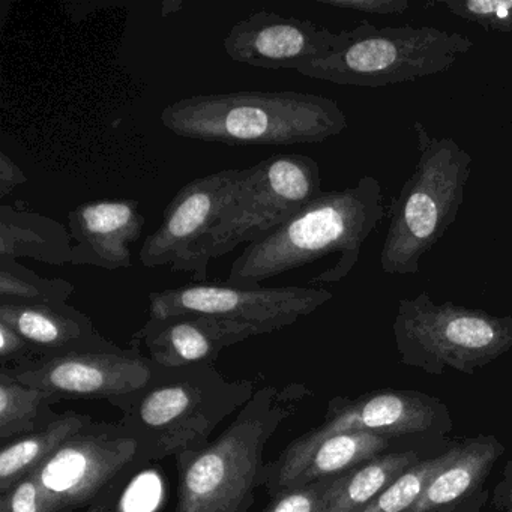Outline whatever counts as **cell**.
Returning a JSON list of instances; mask_svg holds the SVG:
<instances>
[{
    "instance_id": "d4e9b609",
    "label": "cell",
    "mask_w": 512,
    "mask_h": 512,
    "mask_svg": "<svg viewBox=\"0 0 512 512\" xmlns=\"http://www.w3.org/2000/svg\"><path fill=\"white\" fill-rule=\"evenodd\" d=\"M454 452L455 446H452L439 457L419 460L359 512H409L428 482L449 463Z\"/></svg>"
},
{
    "instance_id": "8992f818",
    "label": "cell",
    "mask_w": 512,
    "mask_h": 512,
    "mask_svg": "<svg viewBox=\"0 0 512 512\" xmlns=\"http://www.w3.org/2000/svg\"><path fill=\"white\" fill-rule=\"evenodd\" d=\"M392 332L407 367L475 374L512 349V314L496 316L451 301L436 304L422 290L398 301Z\"/></svg>"
},
{
    "instance_id": "83f0119b",
    "label": "cell",
    "mask_w": 512,
    "mask_h": 512,
    "mask_svg": "<svg viewBox=\"0 0 512 512\" xmlns=\"http://www.w3.org/2000/svg\"><path fill=\"white\" fill-rule=\"evenodd\" d=\"M0 512H52L34 473L0 494Z\"/></svg>"
},
{
    "instance_id": "ac0fdd59",
    "label": "cell",
    "mask_w": 512,
    "mask_h": 512,
    "mask_svg": "<svg viewBox=\"0 0 512 512\" xmlns=\"http://www.w3.org/2000/svg\"><path fill=\"white\" fill-rule=\"evenodd\" d=\"M503 445L494 436H476L455 445L449 463L428 482L409 512H443L472 496L488 478Z\"/></svg>"
},
{
    "instance_id": "5bb4252c",
    "label": "cell",
    "mask_w": 512,
    "mask_h": 512,
    "mask_svg": "<svg viewBox=\"0 0 512 512\" xmlns=\"http://www.w3.org/2000/svg\"><path fill=\"white\" fill-rule=\"evenodd\" d=\"M352 41L350 31L331 32L310 20L254 11L235 23L224 38L232 61L263 70H295L328 58Z\"/></svg>"
},
{
    "instance_id": "4fadbf2b",
    "label": "cell",
    "mask_w": 512,
    "mask_h": 512,
    "mask_svg": "<svg viewBox=\"0 0 512 512\" xmlns=\"http://www.w3.org/2000/svg\"><path fill=\"white\" fill-rule=\"evenodd\" d=\"M245 175L247 169H224L184 185L164 209L160 227L143 242L142 265L188 272L197 281L203 244Z\"/></svg>"
},
{
    "instance_id": "4dcf8cb0",
    "label": "cell",
    "mask_w": 512,
    "mask_h": 512,
    "mask_svg": "<svg viewBox=\"0 0 512 512\" xmlns=\"http://www.w3.org/2000/svg\"><path fill=\"white\" fill-rule=\"evenodd\" d=\"M26 181L25 173L8 157L7 152H0V197H7Z\"/></svg>"
},
{
    "instance_id": "5b68a950",
    "label": "cell",
    "mask_w": 512,
    "mask_h": 512,
    "mask_svg": "<svg viewBox=\"0 0 512 512\" xmlns=\"http://www.w3.org/2000/svg\"><path fill=\"white\" fill-rule=\"evenodd\" d=\"M418 161L388 208L389 226L380 253L386 275H418L422 256L457 220L472 173L473 157L451 137H433L413 124Z\"/></svg>"
},
{
    "instance_id": "603a6c76",
    "label": "cell",
    "mask_w": 512,
    "mask_h": 512,
    "mask_svg": "<svg viewBox=\"0 0 512 512\" xmlns=\"http://www.w3.org/2000/svg\"><path fill=\"white\" fill-rule=\"evenodd\" d=\"M56 400L43 389L17 382L0 370V442L35 433L61 418L55 412Z\"/></svg>"
},
{
    "instance_id": "7a4b0ae2",
    "label": "cell",
    "mask_w": 512,
    "mask_h": 512,
    "mask_svg": "<svg viewBox=\"0 0 512 512\" xmlns=\"http://www.w3.org/2000/svg\"><path fill=\"white\" fill-rule=\"evenodd\" d=\"M310 395L302 383L257 389L217 439L176 467L175 512H250L268 482L266 445Z\"/></svg>"
},
{
    "instance_id": "44dd1931",
    "label": "cell",
    "mask_w": 512,
    "mask_h": 512,
    "mask_svg": "<svg viewBox=\"0 0 512 512\" xmlns=\"http://www.w3.org/2000/svg\"><path fill=\"white\" fill-rule=\"evenodd\" d=\"M415 451L385 452L338 475L323 497L319 512H359L401 473L418 463Z\"/></svg>"
},
{
    "instance_id": "e0dca14e",
    "label": "cell",
    "mask_w": 512,
    "mask_h": 512,
    "mask_svg": "<svg viewBox=\"0 0 512 512\" xmlns=\"http://www.w3.org/2000/svg\"><path fill=\"white\" fill-rule=\"evenodd\" d=\"M0 322L31 344L37 362L116 344L98 331L88 314L67 302H0Z\"/></svg>"
},
{
    "instance_id": "277c9868",
    "label": "cell",
    "mask_w": 512,
    "mask_h": 512,
    "mask_svg": "<svg viewBox=\"0 0 512 512\" xmlns=\"http://www.w3.org/2000/svg\"><path fill=\"white\" fill-rule=\"evenodd\" d=\"M256 391L254 380H229L215 365L163 368L121 422L136 434L151 463L173 457L179 467L206 448L218 425Z\"/></svg>"
},
{
    "instance_id": "9c48e42d",
    "label": "cell",
    "mask_w": 512,
    "mask_h": 512,
    "mask_svg": "<svg viewBox=\"0 0 512 512\" xmlns=\"http://www.w3.org/2000/svg\"><path fill=\"white\" fill-rule=\"evenodd\" d=\"M322 193L319 164L308 155L277 154L247 167L203 244L196 283L206 281L209 260L259 241Z\"/></svg>"
},
{
    "instance_id": "484cf974",
    "label": "cell",
    "mask_w": 512,
    "mask_h": 512,
    "mask_svg": "<svg viewBox=\"0 0 512 512\" xmlns=\"http://www.w3.org/2000/svg\"><path fill=\"white\" fill-rule=\"evenodd\" d=\"M440 5L484 31L512 34V0H442Z\"/></svg>"
},
{
    "instance_id": "ba28073f",
    "label": "cell",
    "mask_w": 512,
    "mask_h": 512,
    "mask_svg": "<svg viewBox=\"0 0 512 512\" xmlns=\"http://www.w3.org/2000/svg\"><path fill=\"white\" fill-rule=\"evenodd\" d=\"M148 464V452L130 428L121 421H94L31 473L52 512H110Z\"/></svg>"
},
{
    "instance_id": "1f68e13d",
    "label": "cell",
    "mask_w": 512,
    "mask_h": 512,
    "mask_svg": "<svg viewBox=\"0 0 512 512\" xmlns=\"http://www.w3.org/2000/svg\"><path fill=\"white\" fill-rule=\"evenodd\" d=\"M494 503L505 512H512V457L506 464L503 479L494 491Z\"/></svg>"
},
{
    "instance_id": "f546056e",
    "label": "cell",
    "mask_w": 512,
    "mask_h": 512,
    "mask_svg": "<svg viewBox=\"0 0 512 512\" xmlns=\"http://www.w3.org/2000/svg\"><path fill=\"white\" fill-rule=\"evenodd\" d=\"M319 4L335 10L374 16H401L410 8L409 0H319Z\"/></svg>"
},
{
    "instance_id": "7402d4cb",
    "label": "cell",
    "mask_w": 512,
    "mask_h": 512,
    "mask_svg": "<svg viewBox=\"0 0 512 512\" xmlns=\"http://www.w3.org/2000/svg\"><path fill=\"white\" fill-rule=\"evenodd\" d=\"M94 419L86 413H62L58 421L35 433L2 443L0 448V494L49 460L65 442L88 427Z\"/></svg>"
},
{
    "instance_id": "3957f363",
    "label": "cell",
    "mask_w": 512,
    "mask_h": 512,
    "mask_svg": "<svg viewBox=\"0 0 512 512\" xmlns=\"http://www.w3.org/2000/svg\"><path fill=\"white\" fill-rule=\"evenodd\" d=\"M160 118L175 136L229 146L317 145L349 127L334 100L295 91L196 95L164 107Z\"/></svg>"
},
{
    "instance_id": "52a82bcc",
    "label": "cell",
    "mask_w": 512,
    "mask_h": 512,
    "mask_svg": "<svg viewBox=\"0 0 512 512\" xmlns=\"http://www.w3.org/2000/svg\"><path fill=\"white\" fill-rule=\"evenodd\" d=\"M473 47L466 35L431 26L376 28L361 22L344 49L296 73L334 85L385 88L445 73Z\"/></svg>"
},
{
    "instance_id": "ffe728a7",
    "label": "cell",
    "mask_w": 512,
    "mask_h": 512,
    "mask_svg": "<svg viewBox=\"0 0 512 512\" xmlns=\"http://www.w3.org/2000/svg\"><path fill=\"white\" fill-rule=\"evenodd\" d=\"M389 437L368 431L337 434L320 442L278 485L274 497L292 488L304 487L322 479L343 475L361 464L385 454Z\"/></svg>"
},
{
    "instance_id": "9a60e30c",
    "label": "cell",
    "mask_w": 512,
    "mask_h": 512,
    "mask_svg": "<svg viewBox=\"0 0 512 512\" xmlns=\"http://www.w3.org/2000/svg\"><path fill=\"white\" fill-rule=\"evenodd\" d=\"M257 337L256 331L212 316L148 319L131 338L134 347L145 346L152 362L164 368L215 365L221 352L233 344Z\"/></svg>"
},
{
    "instance_id": "4316f807",
    "label": "cell",
    "mask_w": 512,
    "mask_h": 512,
    "mask_svg": "<svg viewBox=\"0 0 512 512\" xmlns=\"http://www.w3.org/2000/svg\"><path fill=\"white\" fill-rule=\"evenodd\" d=\"M335 478L337 476L284 491L280 496L271 499L262 512H319L323 497Z\"/></svg>"
},
{
    "instance_id": "2e32d148",
    "label": "cell",
    "mask_w": 512,
    "mask_h": 512,
    "mask_svg": "<svg viewBox=\"0 0 512 512\" xmlns=\"http://www.w3.org/2000/svg\"><path fill=\"white\" fill-rule=\"evenodd\" d=\"M145 223L137 200L82 203L68 212V232L74 242L71 263L107 271L130 268L131 245L139 241Z\"/></svg>"
},
{
    "instance_id": "7c38bea8",
    "label": "cell",
    "mask_w": 512,
    "mask_h": 512,
    "mask_svg": "<svg viewBox=\"0 0 512 512\" xmlns=\"http://www.w3.org/2000/svg\"><path fill=\"white\" fill-rule=\"evenodd\" d=\"M164 367L139 347L86 350L35 362L28 367L0 368L23 385L43 389L65 400H104L122 413L154 383Z\"/></svg>"
},
{
    "instance_id": "f1b7e54d",
    "label": "cell",
    "mask_w": 512,
    "mask_h": 512,
    "mask_svg": "<svg viewBox=\"0 0 512 512\" xmlns=\"http://www.w3.org/2000/svg\"><path fill=\"white\" fill-rule=\"evenodd\" d=\"M34 362H37V356L31 344L13 328L0 322V368L14 370L28 367Z\"/></svg>"
},
{
    "instance_id": "d6986e66",
    "label": "cell",
    "mask_w": 512,
    "mask_h": 512,
    "mask_svg": "<svg viewBox=\"0 0 512 512\" xmlns=\"http://www.w3.org/2000/svg\"><path fill=\"white\" fill-rule=\"evenodd\" d=\"M73 241L58 221L28 209L0 208V257H32L49 265L71 263Z\"/></svg>"
},
{
    "instance_id": "cb8c5ba5",
    "label": "cell",
    "mask_w": 512,
    "mask_h": 512,
    "mask_svg": "<svg viewBox=\"0 0 512 512\" xmlns=\"http://www.w3.org/2000/svg\"><path fill=\"white\" fill-rule=\"evenodd\" d=\"M73 293L74 286L70 281L41 277L17 260L0 257V302H67Z\"/></svg>"
},
{
    "instance_id": "8fae6325",
    "label": "cell",
    "mask_w": 512,
    "mask_h": 512,
    "mask_svg": "<svg viewBox=\"0 0 512 512\" xmlns=\"http://www.w3.org/2000/svg\"><path fill=\"white\" fill-rule=\"evenodd\" d=\"M334 298L314 287H257L244 289L227 284L190 283L149 293V319L173 316L220 317L241 323L257 335L271 334L310 316Z\"/></svg>"
},
{
    "instance_id": "30bf717a",
    "label": "cell",
    "mask_w": 512,
    "mask_h": 512,
    "mask_svg": "<svg viewBox=\"0 0 512 512\" xmlns=\"http://www.w3.org/2000/svg\"><path fill=\"white\" fill-rule=\"evenodd\" d=\"M445 416L443 404L421 392L385 389L358 398H332L325 421L296 437L275 460L269 461L266 494L274 496L284 478L328 437L355 431L389 439L415 436L439 428Z\"/></svg>"
},
{
    "instance_id": "6da1fadb",
    "label": "cell",
    "mask_w": 512,
    "mask_h": 512,
    "mask_svg": "<svg viewBox=\"0 0 512 512\" xmlns=\"http://www.w3.org/2000/svg\"><path fill=\"white\" fill-rule=\"evenodd\" d=\"M385 214L382 185L373 176H364L353 187L322 193L286 223L248 244L232 263L226 283L257 289L271 278L338 253L334 268L311 280L337 283L355 268L362 245Z\"/></svg>"
}]
</instances>
